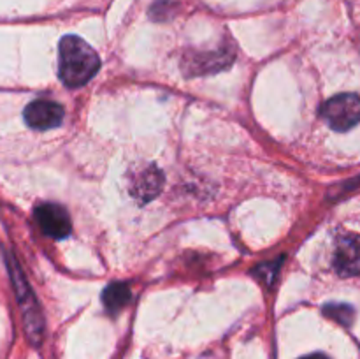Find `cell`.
<instances>
[{"label": "cell", "mask_w": 360, "mask_h": 359, "mask_svg": "<svg viewBox=\"0 0 360 359\" xmlns=\"http://www.w3.org/2000/svg\"><path fill=\"white\" fill-rule=\"evenodd\" d=\"M101 58L97 51L77 35H65L58 46V76L69 88L86 84L97 74Z\"/></svg>", "instance_id": "6da1fadb"}, {"label": "cell", "mask_w": 360, "mask_h": 359, "mask_svg": "<svg viewBox=\"0 0 360 359\" xmlns=\"http://www.w3.org/2000/svg\"><path fill=\"white\" fill-rule=\"evenodd\" d=\"M130 298H132V292H130L129 285L123 284V282H115L104 289L102 303L109 313H118L129 305Z\"/></svg>", "instance_id": "ba28073f"}, {"label": "cell", "mask_w": 360, "mask_h": 359, "mask_svg": "<svg viewBox=\"0 0 360 359\" xmlns=\"http://www.w3.org/2000/svg\"><path fill=\"white\" fill-rule=\"evenodd\" d=\"M301 359H329L326 354H320V352H315V354H309V355H304V358Z\"/></svg>", "instance_id": "30bf717a"}, {"label": "cell", "mask_w": 360, "mask_h": 359, "mask_svg": "<svg viewBox=\"0 0 360 359\" xmlns=\"http://www.w3.org/2000/svg\"><path fill=\"white\" fill-rule=\"evenodd\" d=\"M35 220L46 236L63 239L72 231L70 217L63 206L56 203H42L35 208Z\"/></svg>", "instance_id": "277c9868"}, {"label": "cell", "mask_w": 360, "mask_h": 359, "mask_svg": "<svg viewBox=\"0 0 360 359\" xmlns=\"http://www.w3.org/2000/svg\"><path fill=\"white\" fill-rule=\"evenodd\" d=\"M25 122L28 123V127L37 130H48L55 129L60 123L63 122V111L62 106L55 101H46V99H39V101L30 102V104L25 108Z\"/></svg>", "instance_id": "5b68a950"}, {"label": "cell", "mask_w": 360, "mask_h": 359, "mask_svg": "<svg viewBox=\"0 0 360 359\" xmlns=\"http://www.w3.org/2000/svg\"><path fill=\"white\" fill-rule=\"evenodd\" d=\"M322 116L330 129L347 132L360 122V97L355 94L336 95L323 104Z\"/></svg>", "instance_id": "7a4b0ae2"}, {"label": "cell", "mask_w": 360, "mask_h": 359, "mask_svg": "<svg viewBox=\"0 0 360 359\" xmlns=\"http://www.w3.org/2000/svg\"><path fill=\"white\" fill-rule=\"evenodd\" d=\"M334 270L340 277H360V236L343 234L336 239L333 257Z\"/></svg>", "instance_id": "3957f363"}, {"label": "cell", "mask_w": 360, "mask_h": 359, "mask_svg": "<svg viewBox=\"0 0 360 359\" xmlns=\"http://www.w3.org/2000/svg\"><path fill=\"white\" fill-rule=\"evenodd\" d=\"M323 313L330 319L345 324V326H350L352 320H354V308L350 305H327L323 308Z\"/></svg>", "instance_id": "9c48e42d"}, {"label": "cell", "mask_w": 360, "mask_h": 359, "mask_svg": "<svg viewBox=\"0 0 360 359\" xmlns=\"http://www.w3.org/2000/svg\"><path fill=\"white\" fill-rule=\"evenodd\" d=\"M13 277L18 289V298H20L21 305H23L25 322H27L28 333H30L32 340L39 341V338L42 334V315L39 313L37 303H35L34 296L30 294V289H28L27 282L23 280V275H21V271L16 266H14Z\"/></svg>", "instance_id": "8992f818"}, {"label": "cell", "mask_w": 360, "mask_h": 359, "mask_svg": "<svg viewBox=\"0 0 360 359\" xmlns=\"http://www.w3.org/2000/svg\"><path fill=\"white\" fill-rule=\"evenodd\" d=\"M162 185H164V176H162V172L155 165H146V168L137 169L136 176L130 180V194L136 199L146 203V201L158 196V192L162 190Z\"/></svg>", "instance_id": "52a82bcc"}]
</instances>
